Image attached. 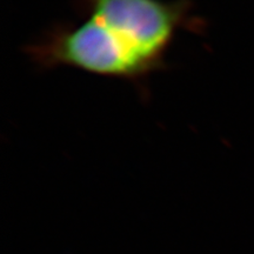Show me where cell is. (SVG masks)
I'll use <instances>...</instances> for the list:
<instances>
[{
    "label": "cell",
    "instance_id": "1",
    "mask_svg": "<svg viewBox=\"0 0 254 254\" xmlns=\"http://www.w3.org/2000/svg\"><path fill=\"white\" fill-rule=\"evenodd\" d=\"M90 17L75 26H58L27 47L37 67H71L132 82L141 90L166 56L178 32L201 27L182 5L159 0H88Z\"/></svg>",
    "mask_w": 254,
    "mask_h": 254
}]
</instances>
